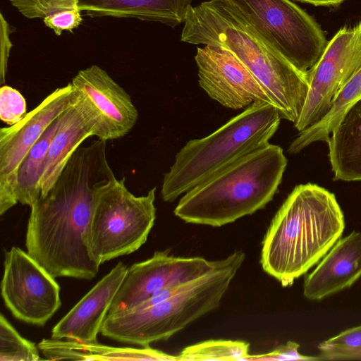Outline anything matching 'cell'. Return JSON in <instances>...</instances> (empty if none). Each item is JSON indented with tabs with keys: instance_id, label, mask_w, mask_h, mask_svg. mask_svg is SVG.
<instances>
[{
	"instance_id": "cell-1",
	"label": "cell",
	"mask_w": 361,
	"mask_h": 361,
	"mask_svg": "<svg viewBox=\"0 0 361 361\" xmlns=\"http://www.w3.org/2000/svg\"><path fill=\"white\" fill-rule=\"evenodd\" d=\"M106 149L99 139L78 147L47 195L30 207L27 252L55 279L90 280L98 273L88 231L97 192L116 178Z\"/></svg>"
},
{
	"instance_id": "cell-2",
	"label": "cell",
	"mask_w": 361,
	"mask_h": 361,
	"mask_svg": "<svg viewBox=\"0 0 361 361\" xmlns=\"http://www.w3.org/2000/svg\"><path fill=\"white\" fill-rule=\"evenodd\" d=\"M180 39L228 49L260 83L281 118L294 124L298 121L309 92L307 73L298 71L269 46L228 0H209L191 6Z\"/></svg>"
},
{
	"instance_id": "cell-3",
	"label": "cell",
	"mask_w": 361,
	"mask_h": 361,
	"mask_svg": "<svg viewBox=\"0 0 361 361\" xmlns=\"http://www.w3.org/2000/svg\"><path fill=\"white\" fill-rule=\"evenodd\" d=\"M344 229V215L334 194L315 184L298 185L267 228L262 267L282 286H291L324 257Z\"/></svg>"
},
{
	"instance_id": "cell-4",
	"label": "cell",
	"mask_w": 361,
	"mask_h": 361,
	"mask_svg": "<svg viewBox=\"0 0 361 361\" xmlns=\"http://www.w3.org/2000/svg\"><path fill=\"white\" fill-rule=\"evenodd\" d=\"M287 166L282 148L268 143L187 191L173 210L186 223L220 227L271 202Z\"/></svg>"
},
{
	"instance_id": "cell-5",
	"label": "cell",
	"mask_w": 361,
	"mask_h": 361,
	"mask_svg": "<svg viewBox=\"0 0 361 361\" xmlns=\"http://www.w3.org/2000/svg\"><path fill=\"white\" fill-rule=\"evenodd\" d=\"M245 259L244 252L235 250L171 297L142 310L107 315L100 333L116 341L142 347L168 340L219 307Z\"/></svg>"
},
{
	"instance_id": "cell-6",
	"label": "cell",
	"mask_w": 361,
	"mask_h": 361,
	"mask_svg": "<svg viewBox=\"0 0 361 361\" xmlns=\"http://www.w3.org/2000/svg\"><path fill=\"white\" fill-rule=\"evenodd\" d=\"M281 119L274 105L257 102L210 135L189 140L164 176L163 200L173 202L219 169L269 143Z\"/></svg>"
},
{
	"instance_id": "cell-7",
	"label": "cell",
	"mask_w": 361,
	"mask_h": 361,
	"mask_svg": "<svg viewBox=\"0 0 361 361\" xmlns=\"http://www.w3.org/2000/svg\"><path fill=\"white\" fill-rule=\"evenodd\" d=\"M125 178L114 179L97 192L88 231V247L93 260L101 265L131 254L147 240L156 219V188L135 196Z\"/></svg>"
},
{
	"instance_id": "cell-8",
	"label": "cell",
	"mask_w": 361,
	"mask_h": 361,
	"mask_svg": "<svg viewBox=\"0 0 361 361\" xmlns=\"http://www.w3.org/2000/svg\"><path fill=\"white\" fill-rule=\"evenodd\" d=\"M262 39L295 68L307 73L329 42L316 20L290 0H228Z\"/></svg>"
},
{
	"instance_id": "cell-9",
	"label": "cell",
	"mask_w": 361,
	"mask_h": 361,
	"mask_svg": "<svg viewBox=\"0 0 361 361\" xmlns=\"http://www.w3.org/2000/svg\"><path fill=\"white\" fill-rule=\"evenodd\" d=\"M360 68L361 21L339 29L307 73L309 92L295 128L300 132L323 118L335 97Z\"/></svg>"
},
{
	"instance_id": "cell-10",
	"label": "cell",
	"mask_w": 361,
	"mask_h": 361,
	"mask_svg": "<svg viewBox=\"0 0 361 361\" xmlns=\"http://www.w3.org/2000/svg\"><path fill=\"white\" fill-rule=\"evenodd\" d=\"M4 267L1 291L6 306L24 322L44 325L61 305L55 278L17 247L5 252Z\"/></svg>"
},
{
	"instance_id": "cell-11",
	"label": "cell",
	"mask_w": 361,
	"mask_h": 361,
	"mask_svg": "<svg viewBox=\"0 0 361 361\" xmlns=\"http://www.w3.org/2000/svg\"><path fill=\"white\" fill-rule=\"evenodd\" d=\"M68 83L50 93L18 123L0 129V214L18 204L17 172L23 158L48 126L76 102Z\"/></svg>"
},
{
	"instance_id": "cell-12",
	"label": "cell",
	"mask_w": 361,
	"mask_h": 361,
	"mask_svg": "<svg viewBox=\"0 0 361 361\" xmlns=\"http://www.w3.org/2000/svg\"><path fill=\"white\" fill-rule=\"evenodd\" d=\"M71 84L97 139H119L133 129L137 110L130 96L104 69L92 65L80 70Z\"/></svg>"
},
{
	"instance_id": "cell-13",
	"label": "cell",
	"mask_w": 361,
	"mask_h": 361,
	"mask_svg": "<svg viewBox=\"0 0 361 361\" xmlns=\"http://www.w3.org/2000/svg\"><path fill=\"white\" fill-rule=\"evenodd\" d=\"M219 260L175 257L170 250L155 252L128 268L107 315L130 311L162 288L193 281L213 269Z\"/></svg>"
},
{
	"instance_id": "cell-14",
	"label": "cell",
	"mask_w": 361,
	"mask_h": 361,
	"mask_svg": "<svg viewBox=\"0 0 361 361\" xmlns=\"http://www.w3.org/2000/svg\"><path fill=\"white\" fill-rule=\"evenodd\" d=\"M195 60L200 86L226 108L240 109L257 102L274 105L248 68L228 49L209 44L198 47Z\"/></svg>"
},
{
	"instance_id": "cell-15",
	"label": "cell",
	"mask_w": 361,
	"mask_h": 361,
	"mask_svg": "<svg viewBox=\"0 0 361 361\" xmlns=\"http://www.w3.org/2000/svg\"><path fill=\"white\" fill-rule=\"evenodd\" d=\"M25 17L42 18L52 0H8ZM78 6L92 18L111 16L159 22L172 27L184 23L192 0H77Z\"/></svg>"
},
{
	"instance_id": "cell-16",
	"label": "cell",
	"mask_w": 361,
	"mask_h": 361,
	"mask_svg": "<svg viewBox=\"0 0 361 361\" xmlns=\"http://www.w3.org/2000/svg\"><path fill=\"white\" fill-rule=\"evenodd\" d=\"M128 267L118 262L54 326L51 338L95 343Z\"/></svg>"
},
{
	"instance_id": "cell-17",
	"label": "cell",
	"mask_w": 361,
	"mask_h": 361,
	"mask_svg": "<svg viewBox=\"0 0 361 361\" xmlns=\"http://www.w3.org/2000/svg\"><path fill=\"white\" fill-rule=\"evenodd\" d=\"M361 277V232L340 238L306 276L304 296L318 301L351 287Z\"/></svg>"
},
{
	"instance_id": "cell-18",
	"label": "cell",
	"mask_w": 361,
	"mask_h": 361,
	"mask_svg": "<svg viewBox=\"0 0 361 361\" xmlns=\"http://www.w3.org/2000/svg\"><path fill=\"white\" fill-rule=\"evenodd\" d=\"M91 136H94V125L76 99L61 114L59 126L49 145L41 179L40 197L47 195L73 153Z\"/></svg>"
},
{
	"instance_id": "cell-19",
	"label": "cell",
	"mask_w": 361,
	"mask_h": 361,
	"mask_svg": "<svg viewBox=\"0 0 361 361\" xmlns=\"http://www.w3.org/2000/svg\"><path fill=\"white\" fill-rule=\"evenodd\" d=\"M326 142L334 180H361V99L347 109Z\"/></svg>"
},
{
	"instance_id": "cell-20",
	"label": "cell",
	"mask_w": 361,
	"mask_h": 361,
	"mask_svg": "<svg viewBox=\"0 0 361 361\" xmlns=\"http://www.w3.org/2000/svg\"><path fill=\"white\" fill-rule=\"evenodd\" d=\"M45 359L51 360H154L178 361V355L165 353L149 345L135 348L111 347L62 339H42L37 345Z\"/></svg>"
},
{
	"instance_id": "cell-21",
	"label": "cell",
	"mask_w": 361,
	"mask_h": 361,
	"mask_svg": "<svg viewBox=\"0 0 361 361\" xmlns=\"http://www.w3.org/2000/svg\"><path fill=\"white\" fill-rule=\"evenodd\" d=\"M61 121V115L45 130L21 161L17 172L16 197L30 207L41 196V179L49 145Z\"/></svg>"
},
{
	"instance_id": "cell-22",
	"label": "cell",
	"mask_w": 361,
	"mask_h": 361,
	"mask_svg": "<svg viewBox=\"0 0 361 361\" xmlns=\"http://www.w3.org/2000/svg\"><path fill=\"white\" fill-rule=\"evenodd\" d=\"M361 99V68L358 70L335 97L329 111L316 123L300 132L290 145L288 152L296 154L310 144L327 142L330 134L347 109Z\"/></svg>"
},
{
	"instance_id": "cell-23",
	"label": "cell",
	"mask_w": 361,
	"mask_h": 361,
	"mask_svg": "<svg viewBox=\"0 0 361 361\" xmlns=\"http://www.w3.org/2000/svg\"><path fill=\"white\" fill-rule=\"evenodd\" d=\"M250 344L242 341L208 340L189 345L178 355V361L243 360Z\"/></svg>"
},
{
	"instance_id": "cell-24",
	"label": "cell",
	"mask_w": 361,
	"mask_h": 361,
	"mask_svg": "<svg viewBox=\"0 0 361 361\" xmlns=\"http://www.w3.org/2000/svg\"><path fill=\"white\" fill-rule=\"evenodd\" d=\"M39 348L35 343L23 338L1 314L0 361H38Z\"/></svg>"
},
{
	"instance_id": "cell-25",
	"label": "cell",
	"mask_w": 361,
	"mask_h": 361,
	"mask_svg": "<svg viewBox=\"0 0 361 361\" xmlns=\"http://www.w3.org/2000/svg\"><path fill=\"white\" fill-rule=\"evenodd\" d=\"M318 350L320 360H360L361 324L324 341Z\"/></svg>"
},
{
	"instance_id": "cell-26",
	"label": "cell",
	"mask_w": 361,
	"mask_h": 361,
	"mask_svg": "<svg viewBox=\"0 0 361 361\" xmlns=\"http://www.w3.org/2000/svg\"><path fill=\"white\" fill-rule=\"evenodd\" d=\"M81 11L77 0H52L46 5L42 19L59 36L65 30L72 32L80 25Z\"/></svg>"
},
{
	"instance_id": "cell-27",
	"label": "cell",
	"mask_w": 361,
	"mask_h": 361,
	"mask_svg": "<svg viewBox=\"0 0 361 361\" xmlns=\"http://www.w3.org/2000/svg\"><path fill=\"white\" fill-rule=\"evenodd\" d=\"M26 102L16 89L3 85L0 89V118L8 126H13L27 114Z\"/></svg>"
},
{
	"instance_id": "cell-28",
	"label": "cell",
	"mask_w": 361,
	"mask_h": 361,
	"mask_svg": "<svg viewBox=\"0 0 361 361\" xmlns=\"http://www.w3.org/2000/svg\"><path fill=\"white\" fill-rule=\"evenodd\" d=\"M300 345L293 341H288L272 351L261 355H248L243 360L266 361V360H320L317 356H308L298 352Z\"/></svg>"
},
{
	"instance_id": "cell-29",
	"label": "cell",
	"mask_w": 361,
	"mask_h": 361,
	"mask_svg": "<svg viewBox=\"0 0 361 361\" xmlns=\"http://www.w3.org/2000/svg\"><path fill=\"white\" fill-rule=\"evenodd\" d=\"M1 19V69L0 76L1 82L3 84L5 80V76L7 71L8 59L9 57L10 51L13 47L12 42L10 39V34L11 30L9 24L4 18L2 13L0 15Z\"/></svg>"
},
{
	"instance_id": "cell-30",
	"label": "cell",
	"mask_w": 361,
	"mask_h": 361,
	"mask_svg": "<svg viewBox=\"0 0 361 361\" xmlns=\"http://www.w3.org/2000/svg\"><path fill=\"white\" fill-rule=\"evenodd\" d=\"M315 6L337 7L345 0H296Z\"/></svg>"
}]
</instances>
